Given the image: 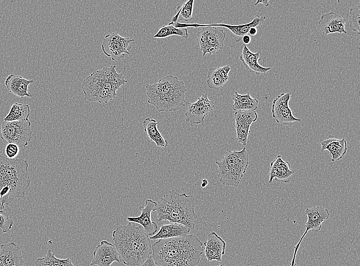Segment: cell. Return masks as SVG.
Masks as SVG:
<instances>
[{
  "label": "cell",
  "instance_id": "6da1fadb",
  "mask_svg": "<svg viewBox=\"0 0 360 266\" xmlns=\"http://www.w3.org/2000/svg\"><path fill=\"white\" fill-rule=\"evenodd\" d=\"M152 250L158 266H198L204 252L202 242L194 235L160 239Z\"/></svg>",
  "mask_w": 360,
  "mask_h": 266
},
{
  "label": "cell",
  "instance_id": "7a4b0ae2",
  "mask_svg": "<svg viewBox=\"0 0 360 266\" xmlns=\"http://www.w3.org/2000/svg\"><path fill=\"white\" fill-rule=\"evenodd\" d=\"M114 245L121 262L127 266H140L152 253L149 236L141 226L131 223L112 232Z\"/></svg>",
  "mask_w": 360,
  "mask_h": 266
},
{
  "label": "cell",
  "instance_id": "3957f363",
  "mask_svg": "<svg viewBox=\"0 0 360 266\" xmlns=\"http://www.w3.org/2000/svg\"><path fill=\"white\" fill-rule=\"evenodd\" d=\"M29 164L23 159H10L0 150V197L3 205L21 199L30 187Z\"/></svg>",
  "mask_w": 360,
  "mask_h": 266
},
{
  "label": "cell",
  "instance_id": "277c9868",
  "mask_svg": "<svg viewBox=\"0 0 360 266\" xmlns=\"http://www.w3.org/2000/svg\"><path fill=\"white\" fill-rule=\"evenodd\" d=\"M154 211L159 221L167 220L182 224L190 230L195 229L197 215L194 210V198L186 193H178L171 189L168 194L163 195L155 205Z\"/></svg>",
  "mask_w": 360,
  "mask_h": 266
},
{
  "label": "cell",
  "instance_id": "5b68a950",
  "mask_svg": "<svg viewBox=\"0 0 360 266\" xmlns=\"http://www.w3.org/2000/svg\"><path fill=\"white\" fill-rule=\"evenodd\" d=\"M145 88L148 103L159 112H175L185 105L187 88L176 76H165L155 83L146 85Z\"/></svg>",
  "mask_w": 360,
  "mask_h": 266
},
{
  "label": "cell",
  "instance_id": "8992f818",
  "mask_svg": "<svg viewBox=\"0 0 360 266\" xmlns=\"http://www.w3.org/2000/svg\"><path fill=\"white\" fill-rule=\"evenodd\" d=\"M249 163V153L245 147L240 151H227L220 161L215 162L219 169V182L226 186L237 187Z\"/></svg>",
  "mask_w": 360,
  "mask_h": 266
},
{
  "label": "cell",
  "instance_id": "52a82bcc",
  "mask_svg": "<svg viewBox=\"0 0 360 266\" xmlns=\"http://www.w3.org/2000/svg\"><path fill=\"white\" fill-rule=\"evenodd\" d=\"M82 88L85 98L91 102L107 103L117 96L102 70L92 73L84 79Z\"/></svg>",
  "mask_w": 360,
  "mask_h": 266
},
{
  "label": "cell",
  "instance_id": "ba28073f",
  "mask_svg": "<svg viewBox=\"0 0 360 266\" xmlns=\"http://www.w3.org/2000/svg\"><path fill=\"white\" fill-rule=\"evenodd\" d=\"M31 123L29 119L3 121L1 127V138L7 143L25 147L32 138Z\"/></svg>",
  "mask_w": 360,
  "mask_h": 266
},
{
  "label": "cell",
  "instance_id": "9c48e42d",
  "mask_svg": "<svg viewBox=\"0 0 360 266\" xmlns=\"http://www.w3.org/2000/svg\"><path fill=\"white\" fill-rule=\"evenodd\" d=\"M200 50L202 56L216 54L223 48L225 32L215 27H205L196 33Z\"/></svg>",
  "mask_w": 360,
  "mask_h": 266
},
{
  "label": "cell",
  "instance_id": "30bf717a",
  "mask_svg": "<svg viewBox=\"0 0 360 266\" xmlns=\"http://www.w3.org/2000/svg\"><path fill=\"white\" fill-rule=\"evenodd\" d=\"M265 18L266 17L264 16L256 15L251 22L238 25H228L224 23L214 24H198L197 23L185 24L181 23L178 21L171 23V25L176 28H186L188 27L198 28L207 26L215 27L217 28L219 27H223L230 31L235 42H237L241 40L243 36L248 35L250 28L253 27L256 28L258 26L262 25L264 23Z\"/></svg>",
  "mask_w": 360,
  "mask_h": 266
},
{
  "label": "cell",
  "instance_id": "8fae6325",
  "mask_svg": "<svg viewBox=\"0 0 360 266\" xmlns=\"http://www.w3.org/2000/svg\"><path fill=\"white\" fill-rule=\"evenodd\" d=\"M304 212L307 217V220L305 225V231L298 243L294 247V255L289 266L297 265L296 255L301 243L307 232L309 231H312L313 232H319L322 228V223L328 219L330 216L328 210L321 206L307 208L305 210Z\"/></svg>",
  "mask_w": 360,
  "mask_h": 266
},
{
  "label": "cell",
  "instance_id": "7c38bea8",
  "mask_svg": "<svg viewBox=\"0 0 360 266\" xmlns=\"http://www.w3.org/2000/svg\"><path fill=\"white\" fill-rule=\"evenodd\" d=\"M185 122L190 123L191 125L204 123V119L207 114L211 112L214 104L210 100L207 94H203L193 103L185 102Z\"/></svg>",
  "mask_w": 360,
  "mask_h": 266
},
{
  "label": "cell",
  "instance_id": "4fadbf2b",
  "mask_svg": "<svg viewBox=\"0 0 360 266\" xmlns=\"http://www.w3.org/2000/svg\"><path fill=\"white\" fill-rule=\"evenodd\" d=\"M134 40L128 37H122L118 32L111 33L105 36L101 47L104 54L115 61L122 58L124 54H129L128 47Z\"/></svg>",
  "mask_w": 360,
  "mask_h": 266
},
{
  "label": "cell",
  "instance_id": "5bb4252c",
  "mask_svg": "<svg viewBox=\"0 0 360 266\" xmlns=\"http://www.w3.org/2000/svg\"><path fill=\"white\" fill-rule=\"evenodd\" d=\"M290 98V93H282L273 101L272 113L277 123L284 125H291L295 122L301 121L294 116L289 108Z\"/></svg>",
  "mask_w": 360,
  "mask_h": 266
},
{
  "label": "cell",
  "instance_id": "9a60e30c",
  "mask_svg": "<svg viewBox=\"0 0 360 266\" xmlns=\"http://www.w3.org/2000/svg\"><path fill=\"white\" fill-rule=\"evenodd\" d=\"M114 262H121L115 246L107 240H102L93 252L90 265L111 266Z\"/></svg>",
  "mask_w": 360,
  "mask_h": 266
},
{
  "label": "cell",
  "instance_id": "2e32d148",
  "mask_svg": "<svg viewBox=\"0 0 360 266\" xmlns=\"http://www.w3.org/2000/svg\"><path fill=\"white\" fill-rule=\"evenodd\" d=\"M236 132V141L244 146L246 145L251 124L257 121L256 111L244 110L235 112L234 116Z\"/></svg>",
  "mask_w": 360,
  "mask_h": 266
},
{
  "label": "cell",
  "instance_id": "e0dca14e",
  "mask_svg": "<svg viewBox=\"0 0 360 266\" xmlns=\"http://www.w3.org/2000/svg\"><path fill=\"white\" fill-rule=\"evenodd\" d=\"M156 204V202L151 199H146L145 206L139 207L140 215L137 217H127V220L129 223L139 224L149 236L153 235L156 233L158 227L156 223L152 220L151 214L152 211H154Z\"/></svg>",
  "mask_w": 360,
  "mask_h": 266
},
{
  "label": "cell",
  "instance_id": "ac0fdd59",
  "mask_svg": "<svg viewBox=\"0 0 360 266\" xmlns=\"http://www.w3.org/2000/svg\"><path fill=\"white\" fill-rule=\"evenodd\" d=\"M204 253L208 261H221L222 256L225 253L226 243L214 232H211L204 242Z\"/></svg>",
  "mask_w": 360,
  "mask_h": 266
},
{
  "label": "cell",
  "instance_id": "d6986e66",
  "mask_svg": "<svg viewBox=\"0 0 360 266\" xmlns=\"http://www.w3.org/2000/svg\"><path fill=\"white\" fill-rule=\"evenodd\" d=\"M318 24L324 35L334 33H347L345 29L346 19L333 12L322 15Z\"/></svg>",
  "mask_w": 360,
  "mask_h": 266
},
{
  "label": "cell",
  "instance_id": "ffe728a7",
  "mask_svg": "<svg viewBox=\"0 0 360 266\" xmlns=\"http://www.w3.org/2000/svg\"><path fill=\"white\" fill-rule=\"evenodd\" d=\"M24 262L20 248L15 242L0 246V266H22Z\"/></svg>",
  "mask_w": 360,
  "mask_h": 266
},
{
  "label": "cell",
  "instance_id": "44dd1931",
  "mask_svg": "<svg viewBox=\"0 0 360 266\" xmlns=\"http://www.w3.org/2000/svg\"><path fill=\"white\" fill-rule=\"evenodd\" d=\"M241 49L240 60L248 71L259 75L265 74L271 70V68L263 67L259 64L258 61L260 60L261 51H259L256 53H253L244 44L242 45Z\"/></svg>",
  "mask_w": 360,
  "mask_h": 266
},
{
  "label": "cell",
  "instance_id": "7402d4cb",
  "mask_svg": "<svg viewBox=\"0 0 360 266\" xmlns=\"http://www.w3.org/2000/svg\"><path fill=\"white\" fill-rule=\"evenodd\" d=\"M290 168L289 163L283 161L281 156L278 155L270 164L268 183H271L274 179L277 182L288 183L295 172Z\"/></svg>",
  "mask_w": 360,
  "mask_h": 266
},
{
  "label": "cell",
  "instance_id": "603a6c76",
  "mask_svg": "<svg viewBox=\"0 0 360 266\" xmlns=\"http://www.w3.org/2000/svg\"><path fill=\"white\" fill-rule=\"evenodd\" d=\"M321 151H329L332 162L342 159L347 152V142L344 138L338 139L330 135L327 139L321 141Z\"/></svg>",
  "mask_w": 360,
  "mask_h": 266
},
{
  "label": "cell",
  "instance_id": "cb8c5ba5",
  "mask_svg": "<svg viewBox=\"0 0 360 266\" xmlns=\"http://www.w3.org/2000/svg\"><path fill=\"white\" fill-rule=\"evenodd\" d=\"M33 82L22 76L11 74L8 76L5 81V85L10 93L23 98L25 97H32V94L29 92V85Z\"/></svg>",
  "mask_w": 360,
  "mask_h": 266
},
{
  "label": "cell",
  "instance_id": "d4e9b609",
  "mask_svg": "<svg viewBox=\"0 0 360 266\" xmlns=\"http://www.w3.org/2000/svg\"><path fill=\"white\" fill-rule=\"evenodd\" d=\"M231 70L229 65L210 68L206 80L207 86L216 90L220 89L229 80V73Z\"/></svg>",
  "mask_w": 360,
  "mask_h": 266
},
{
  "label": "cell",
  "instance_id": "484cf974",
  "mask_svg": "<svg viewBox=\"0 0 360 266\" xmlns=\"http://www.w3.org/2000/svg\"><path fill=\"white\" fill-rule=\"evenodd\" d=\"M191 230L187 227L177 223L163 225L155 234L149 236L150 239H168L189 235Z\"/></svg>",
  "mask_w": 360,
  "mask_h": 266
},
{
  "label": "cell",
  "instance_id": "4316f807",
  "mask_svg": "<svg viewBox=\"0 0 360 266\" xmlns=\"http://www.w3.org/2000/svg\"><path fill=\"white\" fill-rule=\"evenodd\" d=\"M159 123L154 119L146 118L143 121L144 130L149 140L153 142L158 148H165L168 146V142L159 131L157 127Z\"/></svg>",
  "mask_w": 360,
  "mask_h": 266
},
{
  "label": "cell",
  "instance_id": "83f0119b",
  "mask_svg": "<svg viewBox=\"0 0 360 266\" xmlns=\"http://www.w3.org/2000/svg\"><path fill=\"white\" fill-rule=\"evenodd\" d=\"M233 100L232 109L235 112L252 110L255 111L258 108V101L253 98L250 93L242 95L236 91L231 96Z\"/></svg>",
  "mask_w": 360,
  "mask_h": 266
},
{
  "label": "cell",
  "instance_id": "f1b7e54d",
  "mask_svg": "<svg viewBox=\"0 0 360 266\" xmlns=\"http://www.w3.org/2000/svg\"><path fill=\"white\" fill-rule=\"evenodd\" d=\"M34 266H79V265L73 263L69 257L63 259L57 258L54 253L49 249L44 257L38 258L36 260Z\"/></svg>",
  "mask_w": 360,
  "mask_h": 266
},
{
  "label": "cell",
  "instance_id": "f546056e",
  "mask_svg": "<svg viewBox=\"0 0 360 266\" xmlns=\"http://www.w3.org/2000/svg\"><path fill=\"white\" fill-rule=\"evenodd\" d=\"M30 109L28 104L14 103L11 106L7 115L4 118V121H14L28 119Z\"/></svg>",
  "mask_w": 360,
  "mask_h": 266
},
{
  "label": "cell",
  "instance_id": "4dcf8cb0",
  "mask_svg": "<svg viewBox=\"0 0 360 266\" xmlns=\"http://www.w3.org/2000/svg\"><path fill=\"white\" fill-rule=\"evenodd\" d=\"M173 35L179 36L186 39L189 36L188 29L186 28H176L172 25L168 24L161 27L153 37L163 38Z\"/></svg>",
  "mask_w": 360,
  "mask_h": 266
},
{
  "label": "cell",
  "instance_id": "1f68e13d",
  "mask_svg": "<svg viewBox=\"0 0 360 266\" xmlns=\"http://www.w3.org/2000/svg\"><path fill=\"white\" fill-rule=\"evenodd\" d=\"M194 3V0H189L186 1L181 7H177V13L180 20L187 21L193 19Z\"/></svg>",
  "mask_w": 360,
  "mask_h": 266
},
{
  "label": "cell",
  "instance_id": "d6a6232c",
  "mask_svg": "<svg viewBox=\"0 0 360 266\" xmlns=\"http://www.w3.org/2000/svg\"><path fill=\"white\" fill-rule=\"evenodd\" d=\"M360 5L349 10V23L350 29L359 34Z\"/></svg>",
  "mask_w": 360,
  "mask_h": 266
},
{
  "label": "cell",
  "instance_id": "836d02e7",
  "mask_svg": "<svg viewBox=\"0 0 360 266\" xmlns=\"http://www.w3.org/2000/svg\"><path fill=\"white\" fill-rule=\"evenodd\" d=\"M14 224L13 220L4 210H0V228L4 233L9 231Z\"/></svg>",
  "mask_w": 360,
  "mask_h": 266
},
{
  "label": "cell",
  "instance_id": "e575fe53",
  "mask_svg": "<svg viewBox=\"0 0 360 266\" xmlns=\"http://www.w3.org/2000/svg\"><path fill=\"white\" fill-rule=\"evenodd\" d=\"M3 149L6 157L10 159H15L19 152V147L14 143H8Z\"/></svg>",
  "mask_w": 360,
  "mask_h": 266
},
{
  "label": "cell",
  "instance_id": "d590c367",
  "mask_svg": "<svg viewBox=\"0 0 360 266\" xmlns=\"http://www.w3.org/2000/svg\"><path fill=\"white\" fill-rule=\"evenodd\" d=\"M140 266H158L151 255L149 256Z\"/></svg>",
  "mask_w": 360,
  "mask_h": 266
},
{
  "label": "cell",
  "instance_id": "8d00e7d4",
  "mask_svg": "<svg viewBox=\"0 0 360 266\" xmlns=\"http://www.w3.org/2000/svg\"><path fill=\"white\" fill-rule=\"evenodd\" d=\"M241 40L244 45H248L251 42V38L249 35H245L242 37Z\"/></svg>",
  "mask_w": 360,
  "mask_h": 266
},
{
  "label": "cell",
  "instance_id": "74e56055",
  "mask_svg": "<svg viewBox=\"0 0 360 266\" xmlns=\"http://www.w3.org/2000/svg\"><path fill=\"white\" fill-rule=\"evenodd\" d=\"M258 32L257 29L256 27H253L250 29L248 33L252 36H255Z\"/></svg>",
  "mask_w": 360,
  "mask_h": 266
},
{
  "label": "cell",
  "instance_id": "f35d334b",
  "mask_svg": "<svg viewBox=\"0 0 360 266\" xmlns=\"http://www.w3.org/2000/svg\"><path fill=\"white\" fill-rule=\"evenodd\" d=\"M260 3H261L263 6L265 7H267L268 6V1H257L256 3L255 4V6L257 5V4H259Z\"/></svg>",
  "mask_w": 360,
  "mask_h": 266
},
{
  "label": "cell",
  "instance_id": "ab89813d",
  "mask_svg": "<svg viewBox=\"0 0 360 266\" xmlns=\"http://www.w3.org/2000/svg\"><path fill=\"white\" fill-rule=\"evenodd\" d=\"M208 184V181L206 179H204L202 180L201 184V186L202 188L206 187Z\"/></svg>",
  "mask_w": 360,
  "mask_h": 266
},
{
  "label": "cell",
  "instance_id": "60d3db41",
  "mask_svg": "<svg viewBox=\"0 0 360 266\" xmlns=\"http://www.w3.org/2000/svg\"><path fill=\"white\" fill-rule=\"evenodd\" d=\"M4 208H5V206L2 204V202H1V197H0V210H3V209H4Z\"/></svg>",
  "mask_w": 360,
  "mask_h": 266
},
{
  "label": "cell",
  "instance_id": "b9f144b4",
  "mask_svg": "<svg viewBox=\"0 0 360 266\" xmlns=\"http://www.w3.org/2000/svg\"><path fill=\"white\" fill-rule=\"evenodd\" d=\"M217 266H223V264H221L218 265Z\"/></svg>",
  "mask_w": 360,
  "mask_h": 266
}]
</instances>
